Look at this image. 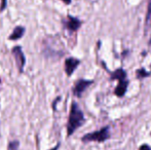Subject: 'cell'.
<instances>
[{"label":"cell","instance_id":"obj_1","mask_svg":"<svg viewBox=\"0 0 151 150\" xmlns=\"http://www.w3.org/2000/svg\"><path fill=\"white\" fill-rule=\"evenodd\" d=\"M86 121L84 118V114L82 112V110L79 108L78 104L73 101L71 103V107H70V112H69V117H68V122H67V136L70 137L71 135H73L75 133L76 130L80 128L82 124Z\"/></svg>","mask_w":151,"mask_h":150},{"label":"cell","instance_id":"obj_2","mask_svg":"<svg viewBox=\"0 0 151 150\" xmlns=\"http://www.w3.org/2000/svg\"><path fill=\"white\" fill-rule=\"evenodd\" d=\"M110 138V132H109V126H105V128H101L99 131H96L93 133H88V134L84 135L81 138V141L84 143L88 142H105L106 140Z\"/></svg>","mask_w":151,"mask_h":150},{"label":"cell","instance_id":"obj_3","mask_svg":"<svg viewBox=\"0 0 151 150\" xmlns=\"http://www.w3.org/2000/svg\"><path fill=\"white\" fill-rule=\"evenodd\" d=\"M12 54L14 58V61H16L17 68H18L19 72L22 74V73H24L25 65H26V57H25V54L23 52L22 47L20 45L14 46L12 48Z\"/></svg>","mask_w":151,"mask_h":150},{"label":"cell","instance_id":"obj_4","mask_svg":"<svg viewBox=\"0 0 151 150\" xmlns=\"http://www.w3.org/2000/svg\"><path fill=\"white\" fill-rule=\"evenodd\" d=\"M63 26L70 32H76L81 27V21L75 17H72L71 14H68L67 18L63 20Z\"/></svg>","mask_w":151,"mask_h":150},{"label":"cell","instance_id":"obj_5","mask_svg":"<svg viewBox=\"0 0 151 150\" xmlns=\"http://www.w3.org/2000/svg\"><path fill=\"white\" fill-rule=\"evenodd\" d=\"M93 80L78 79L77 81L75 82V84H74V86H73V90H72L73 95L75 97H77V98H80V97L82 96V94L86 92V88H88L91 84H93Z\"/></svg>","mask_w":151,"mask_h":150},{"label":"cell","instance_id":"obj_6","mask_svg":"<svg viewBox=\"0 0 151 150\" xmlns=\"http://www.w3.org/2000/svg\"><path fill=\"white\" fill-rule=\"evenodd\" d=\"M80 65V61L76 58H67L65 60V73L67 76H71L74 73V71L78 68Z\"/></svg>","mask_w":151,"mask_h":150},{"label":"cell","instance_id":"obj_7","mask_svg":"<svg viewBox=\"0 0 151 150\" xmlns=\"http://www.w3.org/2000/svg\"><path fill=\"white\" fill-rule=\"evenodd\" d=\"M25 31H26L25 27L17 26L16 28L12 30V34L8 36V39H9L10 41H17V40L21 39V38L24 36V35H25Z\"/></svg>","mask_w":151,"mask_h":150},{"label":"cell","instance_id":"obj_8","mask_svg":"<svg viewBox=\"0 0 151 150\" xmlns=\"http://www.w3.org/2000/svg\"><path fill=\"white\" fill-rule=\"evenodd\" d=\"M127 85H129V80L127 79H123V80L118 81L117 86H116L115 90H114V94H115L117 97H119V98L123 97L125 93H127Z\"/></svg>","mask_w":151,"mask_h":150},{"label":"cell","instance_id":"obj_9","mask_svg":"<svg viewBox=\"0 0 151 150\" xmlns=\"http://www.w3.org/2000/svg\"><path fill=\"white\" fill-rule=\"evenodd\" d=\"M111 80H118V81H120V80H123V79H127V72H125L123 69H117V70H115L114 72L111 73Z\"/></svg>","mask_w":151,"mask_h":150},{"label":"cell","instance_id":"obj_10","mask_svg":"<svg viewBox=\"0 0 151 150\" xmlns=\"http://www.w3.org/2000/svg\"><path fill=\"white\" fill-rule=\"evenodd\" d=\"M19 145H20V142L19 141H10L8 143V146H7V150H18L19 148Z\"/></svg>","mask_w":151,"mask_h":150},{"label":"cell","instance_id":"obj_11","mask_svg":"<svg viewBox=\"0 0 151 150\" xmlns=\"http://www.w3.org/2000/svg\"><path fill=\"white\" fill-rule=\"evenodd\" d=\"M149 74L150 73L146 72L145 69H139V70L137 71V76L139 78H144V77H146V76H148Z\"/></svg>","mask_w":151,"mask_h":150},{"label":"cell","instance_id":"obj_12","mask_svg":"<svg viewBox=\"0 0 151 150\" xmlns=\"http://www.w3.org/2000/svg\"><path fill=\"white\" fill-rule=\"evenodd\" d=\"M6 7H7V0H1V2H0V12L5 10Z\"/></svg>","mask_w":151,"mask_h":150},{"label":"cell","instance_id":"obj_13","mask_svg":"<svg viewBox=\"0 0 151 150\" xmlns=\"http://www.w3.org/2000/svg\"><path fill=\"white\" fill-rule=\"evenodd\" d=\"M140 150H151V148L149 146H148V145H142L141 147H140Z\"/></svg>","mask_w":151,"mask_h":150},{"label":"cell","instance_id":"obj_14","mask_svg":"<svg viewBox=\"0 0 151 150\" xmlns=\"http://www.w3.org/2000/svg\"><path fill=\"white\" fill-rule=\"evenodd\" d=\"M62 1H63L65 4H70V3H71L72 0H62Z\"/></svg>","mask_w":151,"mask_h":150},{"label":"cell","instance_id":"obj_15","mask_svg":"<svg viewBox=\"0 0 151 150\" xmlns=\"http://www.w3.org/2000/svg\"><path fill=\"white\" fill-rule=\"evenodd\" d=\"M59 147H60V144H58V145H57L56 147H54V148H52V149H50V150H58V148H59Z\"/></svg>","mask_w":151,"mask_h":150},{"label":"cell","instance_id":"obj_16","mask_svg":"<svg viewBox=\"0 0 151 150\" xmlns=\"http://www.w3.org/2000/svg\"><path fill=\"white\" fill-rule=\"evenodd\" d=\"M0 83H1V80H0Z\"/></svg>","mask_w":151,"mask_h":150}]
</instances>
